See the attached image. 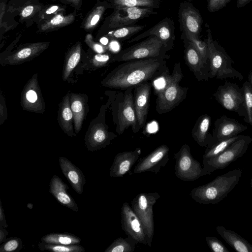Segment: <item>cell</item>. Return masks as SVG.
I'll return each mask as SVG.
<instances>
[{
    "label": "cell",
    "mask_w": 252,
    "mask_h": 252,
    "mask_svg": "<svg viewBox=\"0 0 252 252\" xmlns=\"http://www.w3.org/2000/svg\"><path fill=\"white\" fill-rule=\"evenodd\" d=\"M169 71L163 58H149L125 62L110 72L102 81L103 86L126 90L151 81Z\"/></svg>",
    "instance_id": "cell-1"
},
{
    "label": "cell",
    "mask_w": 252,
    "mask_h": 252,
    "mask_svg": "<svg viewBox=\"0 0 252 252\" xmlns=\"http://www.w3.org/2000/svg\"><path fill=\"white\" fill-rule=\"evenodd\" d=\"M107 3L103 2L94 9L87 18L84 23V28L87 29L94 28L107 9Z\"/></svg>",
    "instance_id": "cell-39"
},
{
    "label": "cell",
    "mask_w": 252,
    "mask_h": 252,
    "mask_svg": "<svg viewBox=\"0 0 252 252\" xmlns=\"http://www.w3.org/2000/svg\"><path fill=\"white\" fill-rule=\"evenodd\" d=\"M184 32L186 40L191 44L205 60L209 61L208 47L206 40H202L199 36L188 31Z\"/></svg>",
    "instance_id": "cell-37"
},
{
    "label": "cell",
    "mask_w": 252,
    "mask_h": 252,
    "mask_svg": "<svg viewBox=\"0 0 252 252\" xmlns=\"http://www.w3.org/2000/svg\"><path fill=\"white\" fill-rule=\"evenodd\" d=\"M0 125H2L7 118V112L5 102L4 98L2 95H0Z\"/></svg>",
    "instance_id": "cell-45"
},
{
    "label": "cell",
    "mask_w": 252,
    "mask_h": 252,
    "mask_svg": "<svg viewBox=\"0 0 252 252\" xmlns=\"http://www.w3.org/2000/svg\"><path fill=\"white\" fill-rule=\"evenodd\" d=\"M68 189V186L59 176L55 175L52 177L49 185L50 193L61 204L78 212L79 209L77 204L67 192Z\"/></svg>",
    "instance_id": "cell-24"
},
{
    "label": "cell",
    "mask_w": 252,
    "mask_h": 252,
    "mask_svg": "<svg viewBox=\"0 0 252 252\" xmlns=\"http://www.w3.org/2000/svg\"><path fill=\"white\" fill-rule=\"evenodd\" d=\"M159 198L158 192L140 193L131 202L132 210L142 222L150 247L152 246L155 229L153 206Z\"/></svg>",
    "instance_id": "cell-6"
},
{
    "label": "cell",
    "mask_w": 252,
    "mask_h": 252,
    "mask_svg": "<svg viewBox=\"0 0 252 252\" xmlns=\"http://www.w3.org/2000/svg\"><path fill=\"white\" fill-rule=\"evenodd\" d=\"M86 43L94 51L101 54L105 51V48L101 44L94 42L92 40L91 35L88 34L86 38Z\"/></svg>",
    "instance_id": "cell-44"
},
{
    "label": "cell",
    "mask_w": 252,
    "mask_h": 252,
    "mask_svg": "<svg viewBox=\"0 0 252 252\" xmlns=\"http://www.w3.org/2000/svg\"><path fill=\"white\" fill-rule=\"evenodd\" d=\"M69 2L75 6L80 7L81 5L82 0H67Z\"/></svg>",
    "instance_id": "cell-52"
},
{
    "label": "cell",
    "mask_w": 252,
    "mask_h": 252,
    "mask_svg": "<svg viewBox=\"0 0 252 252\" xmlns=\"http://www.w3.org/2000/svg\"><path fill=\"white\" fill-rule=\"evenodd\" d=\"M247 129V126L234 119L223 115L214 123V128L211 133V142L207 147L237 135Z\"/></svg>",
    "instance_id": "cell-15"
},
{
    "label": "cell",
    "mask_w": 252,
    "mask_h": 252,
    "mask_svg": "<svg viewBox=\"0 0 252 252\" xmlns=\"http://www.w3.org/2000/svg\"><path fill=\"white\" fill-rule=\"evenodd\" d=\"M114 9L108 19L109 28L117 29L129 26L138 20L155 13L152 7H124Z\"/></svg>",
    "instance_id": "cell-12"
},
{
    "label": "cell",
    "mask_w": 252,
    "mask_h": 252,
    "mask_svg": "<svg viewBox=\"0 0 252 252\" xmlns=\"http://www.w3.org/2000/svg\"><path fill=\"white\" fill-rule=\"evenodd\" d=\"M180 20L184 31L199 36L202 19L199 11L191 4L187 3L181 8Z\"/></svg>",
    "instance_id": "cell-23"
},
{
    "label": "cell",
    "mask_w": 252,
    "mask_h": 252,
    "mask_svg": "<svg viewBox=\"0 0 252 252\" xmlns=\"http://www.w3.org/2000/svg\"><path fill=\"white\" fill-rule=\"evenodd\" d=\"M141 154L140 148L134 151H125L117 154L110 168L109 175L112 177H122L131 169Z\"/></svg>",
    "instance_id": "cell-20"
},
{
    "label": "cell",
    "mask_w": 252,
    "mask_h": 252,
    "mask_svg": "<svg viewBox=\"0 0 252 252\" xmlns=\"http://www.w3.org/2000/svg\"><path fill=\"white\" fill-rule=\"evenodd\" d=\"M241 136V135H237L206 147L204 154L203 156V163L223 152L233 142L238 139Z\"/></svg>",
    "instance_id": "cell-31"
},
{
    "label": "cell",
    "mask_w": 252,
    "mask_h": 252,
    "mask_svg": "<svg viewBox=\"0 0 252 252\" xmlns=\"http://www.w3.org/2000/svg\"><path fill=\"white\" fill-rule=\"evenodd\" d=\"M231 0H207V9L210 12H214L223 8Z\"/></svg>",
    "instance_id": "cell-42"
},
{
    "label": "cell",
    "mask_w": 252,
    "mask_h": 252,
    "mask_svg": "<svg viewBox=\"0 0 252 252\" xmlns=\"http://www.w3.org/2000/svg\"><path fill=\"white\" fill-rule=\"evenodd\" d=\"M23 109L35 113H43L45 108L44 99L39 86L37 74L28 81L23 88L21 99Z\"/></svg>",
    "instance_id": "cell-14"
},
{
    "label": "cell",
    "mask_w": 252,
    "mask_h": 252,
    "mask_svg": "<svg viewBox=\"0 0 252 252\" xmlns=\"http://www.w3.org/2000/svg\"><path fill=\"white\" fill-rule=\"evenodd\" d=\"M111 4L114 9L133 7L156 8L158 6V0H112Z\"/></svg>",
    "instance_id": "cell-32"
},
{
    "label": "cell",
    "mask_w": 252,
    "mask_h": 252,
    "mask_svg": "<svg viewBox=\"0 0 252 252\" xmlns=\"http://www.w3.org/2000/svg\"><path fill=\"white\" fill-rule=\"evenodd\" d=\"M81 45L76 44L65 57L63 70V79L65 81L79 63L81 55Z\"/></svg>",
    "instance_id": "cell-29"
},
{
    "label": "cell",
    "mask_w": 252,
    "mask_h": 252,
    "mask_svg": "<svg viewBox=\"0 0 252 252\" xmlns=\"http://www.w3.org/2000/svg\"><path fill=\"white\" fill-rule=\"evenodd\" d=\"M185 41V59L187 65L198 81H208L210 78L209 62L191 44Z\"/></svg>",
    "instance_id": "cell-16"
},
{
    "label": "cell",
    "mask_w": 252,
    "mask_h": 252,
    "mask_svg": "<svg viewBox=\"0 0 252 252\" xmlns=\"http://www.w3.org/2000/svg\"><path fill=\"white\" fill-rule=\"evenodd\" d=\"M113 56L108 54L98 53L94 56L93 63L95 66H101L106 64L110 61H113Z\"/></svg>",
    "instance_id": "cell-43"
},
{
    "label": "cell",
    "mask_w": 252,
    "mask_h": 252,
    "mask_svg": "<svg viewBox=\"0 0 252 252\" xmlns=\"http://www.w3.org/2000/svg\"><path fill=\"white\" fill-rule=\"evenodd\" d=\"M176 177L184 181H193L208 174L201 163L192 157L189 146L185 144L174 154Z\"/></svg>",
    "instance_id": "cell-7"
},
{
    "label": "cell",
    "mask_w": 252,
    "mask_h": 252,
    "mask_svg": "<svg viewBox=\"0 0 252 252\" xmlns=\"http://www.w3.org/2000/svg\"><path fill=\"white\" fill-rule=\"evenodd\" d=\"M251 187H252V177L251 180Z\"/></svg>",
    "instance_id": "cell-55"
},
{
    "label": "cell",
    "mask_w": 252,
    "mask_h": 252,
    "mask_svg": "<svg viewBox=\"0 0 252 252\" xmlns=\"http://www.w3.org/2000/svg\"><path fill=\"white\" fill-rule=\"evenodd\" d=\"M206 41L208 47L210 78L244 79L242 73L233 66V61L224 49L213 38L211 30H207Z\"/></svg>",
    "instance_id": "cell-4"
},
{
    "label": "cell",
    "mask_w": 252,
    "mask_h": 252,
    "mask_svg": "<svg viewBox=\"0 0 252 252\" xmlns=\"http://www.w3.org/2000/svg\"><path fill=\"white\" fill-rule=\"evenodd\" d=\"M59 7L56 5L52 6L47 9V10L46 11V14H51L55 12L58 9Z\"/></svg>",
    "instance_id": "cell-51"
},
{
    "label": "cell",
    "mask_w": 252,
    "mask_h": 252,
    "mask_svg": "<svg viewBox=\"0 0 252 252\" xmlns=\"http://www.w3.org/2000/svg\"><path fill=\"white\" fill-rule=\"evenodd\" d=\"M121 216L122 229L127 236L136 244L147 245V237L142 222L126 202L122 205Z\"/></svg>",
    "instance_id": "cell-11"
},
{
    "label": "cell",
    "mask_w": 252,
    "mask_h": 252,
    "mask_svg": "<svg viewBox=\"0 0 252 252\" xmlns=\"http://www.w3.org/2000/svg\"><path fill=\"white\" fill-rule=\"evenodd\" d=\"M59 161L63 174L73 189L78 194H81L86 183L83 172L66 158H59Z\"/></svg>",
    "instance_id": "cell-22"
},
{
    "label": "cell",
    "mask_w": 252,
    "mask_h": 252,
    "mask_svg": "<svg viewBox=\"0 0 252 252\" xmlns=\"http://www.w3.org/2000/svg\"><path fill=\"white\" fill-rule=\"evenodd\" d=\"M8 231L5 227H0V244H2L7 239Z\"/></svg>",
    "instance_id": "cell-47"
},
{
    "label": "cell",
    "mask_w": 252,
    "mask_h": 252,
    "mask_svg": "<svg viewBox=\"0 0 252 252\" xmlns=\"http://www.w3.org/2000/svg\"><path fill=\"white\" fill-rule=\"evenodd\" d=\"M23 247L22 240L18 237H10L0 246V252H14L20 251Z\"/></svg>",
    "instance_id": "cell-40"
},
{
    "label": "cell",
    "mask_w": 252,
    "mask_h": 252,
    "mask_svg": "<svg viewBox=\"0 0 252 252\" xmlns=\"http://www.w3.org/2000/svg\"><path fill=\"white\" fill-rule=\"evenodd\" d=\"M0 227L5 228L8 227L1 200L0 201Z\"/></svg>",
    "instance_id": "cell-46"
},
{
    "label": "cell",
    "mask_w": 252,
    "mask_h": 252,
    "mask_svg": "<svg viewBox=\"0 0 252 252\" xmlns=\"http://www.w3.org/2000/svg\"><path fill=\"white\" fill-rule=\"evenodd\" d=\"M41 242L53 244L65 245H76L81 242V239L69 233H51L43 236Z\"/></svg>",
    "instance_id": "cell-30"
},
{
    "label": "cell",
    "mask_w": 252,
    "mask_h": 252,
    "mask_svg": "<svg viewBox=\"0 0 252 252\" xmlns=\"http://www.w3.org/2000/svg\"><path fill=\"white\" fill-rule=\"evenodd\" d=\"M74 19V16L72 14L67 16L58 14L43 24L41 27V30L44 32L61 28L70 24Z\"/></svg>",
    "instance_id": "cell-36"
},
{
    "label": "cell",
    "mask_w": 252,
    "mask_h": 252,
    "mask_svg": "<svg viewBox=\"0 0 252 252\" xmlns=\"http://www.w3.org/2000/svg\"><path fill=\"white\" fill-rule=\"evenodd\" d=\"M73 116L69 94L63 99L58 111V122L63 132L69 136H75L73 127Z\"/></svg>",
    "instance_id": "cell-27"
},
{
    "label": "cell",
    "mask_w": 252,
    "mask_h": 252,
    "mask_svg": "<svg viewBox=\"0 0 252 252\" xmlns=\"http://www.w3.org/2000/svg\"><path fill=\"white\" fill-rule=\"evenodd\" d=\"M38 248L41 251H48L54 252H84L85 248L78 244L65 245L53 244L42 242L38 243Z\"/></svg>",
    "instance_id": "cell-34"
},
{
    "label": "cell",
    "mask_w": 252,
    "mask_h": 252,
    "mask_svg": "<svg viewBox=\"0 0 252 252\" xmlns=\"http://www.w3.org/2000/svg\"><path fill=\"white\" fill-rule=\"evenodd\" d=\"M136 244L128 237L126 239L119 237L106 249L104 252H133Z\"/></svg>",
    "instance_id": "cell-33"
},
{
    "label": "cell",
    "mask_w": 252,
    "mask_h": 252,
    "mask_svg": "<svg viewBox=\"0 0 252 252\" xmlns=\"http://www.w3.org/2000/svg\"><path fill=\"white\" fill-rule=\"evenodd\" d=\"M217 231L224 240L238 252H252V245L234 231L220 225L217 226Z\"/></svg>",
    "instance_id": "cell-26"
},
{
    "label": "cell",
    "mask_w": 252,
    "mask_h": 252,
    "mask_svg": "<svg viewBox=\"0 0 252 252\" xmlns=\"http://www.w3.org/2000/svg\"><path fill=\"white\" fill-rule=\"evenodd\" d=\"M245 98L246 114L244 117L245 123L252 126V87L248 81H246L242 86Z\"/></svg>",
    "instance_id": "cell-38"
},
{
    "label": "cell",
    "mask_w": 252,
    "mask_h": 252,
    "mask_svg": "<svg viewBox=\"0 0 252 252\" xmlns=\"http://www.w3.org/2000/svg\"><path fill=\"white\" fill-rule=\"evenodd\" d=\"M144 26H129L117 28L108 34L113 40H125L139 32L144 28Z\"/></svg>",
    "instance_id": "cell-35"
},
{
    "label": "cell",
    "mask_w": 252,
    "mask_h": 252,
    "mask_svg": "<svg viewBox=\"0 0 252 252\" xmlns=\"http://www.w3.org/2000/svg\"><path fill=\"white\" fill-rule=\"evenodd\" d=\"M242 174L240 169L229 171L216 177L206 184L193 188L190 192V196L200 204H217L235 187Z\"/></svg>",
    "instance_id": "cell-2"
},
{
    "label": "cell",
    "mask_w": 252,
    "mask_h": 252,
    "mask_svg": "<svg viewBox=\"0 0 252 252\" xmlns=\"http://www.w3.org/2000/svg\"><path fill=\"white\" fill-rule=\"evenodd\" d=\"M252 0H237V8H241L248 4Z\"/></svg>",
    "instance_id": "cell-50"
},
{
    "label": "cell",
    "mask_w": 252,
    "mask_h": 252,
    "mask_svg": "<svg viewBox=\"0 0 252 252\" xmlns=\"http://www.w3.org/2000/svg\"><path fill=\"white\" fill-rule=\"evenodd\" d=\"M48 45V42H38L25 45L4 58L1 64L17 65L30 61L43 52Z\"/></svg>",
    "instance_id": "cell-19"
},
{
    "label": "cell",
    "mask_w": 252,
    "mask_h": 252,
    "mask_svg": "<svg viewBox=\"0 0 252 252\" xmlns=\"http://www.w3.org/2000/svg\"><path fill=\"white\" fill-rule=\"evenodd\" d=\"M152 84L146 82L134 87V105L139 130L145 125L147 120Z\"/></svg>",
    "instance_id": "cell-17"
},
{
    "label": "cell",
    "mask_w": 252,
    "mask_h": 252,
    "mask_svg": "<svg viewBox=\"0 0 252 252\" xmlns=\"http://www.w3.org/2000/svg\"><path fill=\"white\" fill-rule=\"evenodd\" d=\"M213 96L224 109L245 117L246 114L244 94L242 87L226 81L218 87Z\"/></svg>",
    "instance_id": "cell-8"
},
{
    "label": "cell",
    "mask_w": 252,
    "mask_h": 252,
    "mask_svg": "<svg viewBox=\"0 0 252 252\" xmlns=\"http://www.w3.org/2000/svg\"><path fill=\"white\" fill-rule=\"evenodd\" d=\"M252 142L251 137L241 135L238 139L223 152L203 163V167L207 171L208 174L215 170L224 169L242 157L247 152L249 145Z\"/></svg>",
    "instance_id": "cell-9"
},
{
    "label": "cell",
    "mask_w": 252,
    "mask_h": 252,
    "mask_svg": "<svg viewBox=\"0 0 252 252\" xmlns=\"http://www.w3.org/2000/svg\"><path fill=\"white\" fill-rule=\"evenodd\" d=\"M206 241L211 250L214 252H229L224 245L217 238L214 236H207Z\"/></svg>",
    "instance_id": "cell-41"
},
{
    "label": "cell",
    "mask_w": 252,
    "mask_h": 252,
    "mask_svg": "<svg viewBox=\"0 0 252 252\" xmlns=\"http://www.w3.org/2000/svg\"><path fill=\"white\" fill-rule=\"evenodd\" d=\"M211 124V117L205 114L198 118L193 127L192 136L200 147H206L211 143V133L209 132Z\"/></svg>",
    "instance_id": "cell-25"
},
{
    "label": "cell",
    "mask_w": 252,
    "mask_h": 252,
    "mask_svg": "<svg viewBox=\"0 0 252 252\" xmlns=\"http://www.w3.org/2000/svg\"><path fill=\"white\" fill-rule=\"evenodd\" d=\"M34 7L32 5H28L22 10L21 15L23 17H27L31 15L33 11Z\"/></svg>",
    "instance_id": "cell-48"
},
{
    "label": "cell",
    "mask_w": 252,
    "mask_h": 252,
    "mask_svg": "<svg viewBox=\"0 0 252 252\" xmlns=\"http://www.w3.org/2000/svg\"><path fill=\"white\" fill-rule=\"evenodd\" d=\"M100 43L103 45H106L108 43V39L107 38L104 37L100 39Z\"/></svg>",
    "instance_id": "cell-53"
},
{
    "label": "cell",
    "mask_w": 252,
    "mask_h": 252,
    "mask_svg": "<svg viewBox=\"0 0 252 252\" xmlns=\"http://www.w3.org/2000/svg\"><path fill=\"white\" fill-rule=\"evenodd\" d=\"M110 49L114 52H116L119 49V44L115 40H113L109 44Z\"/></svg>",
    "instance_id": "cell-49"
},
{
    "label": "cell",
    "mask_w": 252,
    "mask_h": 252,
    "mask_svg": "<svg viewBox=\"0 0 252 252\" xmlns=\"http://www.w3.org/2000/svg\"><path fill=\"white\" fill-rule=\"evenodd\" d=\"M248 81L251 84V85L252 87V69H251L248 75Z\"/></svg>",
    "instance_id": "cell-54"
},
{
    "label": "cell",
    "mask_w": 252,
    "mask_h": 252,
    "mask_svg": "<svg viewBox=\"0 0 252 252\" xmlns=\"http://www.w3.org/2000/svg\"><path fill=\"white\" fill-rule=\"evenodd\" d=\"M183 78L181 63L178 62L168 75L164 87L156 94V109L158 114L170 112L186 98L188 88L180 85Z\"/></svg>",
    "instance_id": "cell-3"
},
{
    "label": "cell",
    "mask_w": 252,
    "mask_h": 252,
    "mask_svg": "<svg viewBox=\"0 0 252 252\" xmlns=\"http://www.w3.org/2000/svg\"><path fill=\"white\" fill-rule=\"evenodd\" d=\"M133 88L131 87L126 89L122 99L118 103L115 121L116 131L119 135L123 134L130 126L134 133L139 130L134 105Z\"/></svg>",
    "instance_id": "cell-10"
},
{
    "label": "cell",
    "mask_w": 252,
    "mask_h": 252,
    "mask_svg": "<svg viewBox=\"0 0 252 252\" xmlns=\"http://www.w3.org/2000/svg\"><path fill=\"white\" fill-rule=\"evenodd\" d=\"M169 147L162 144L141 158L135 166L132 174L152 172L157 174L161 168L167 163L169 160Z\"/></svg>",
    "instance_id": "cell-13"
},
{
    "label": "cell",
    "mask_w": 252,
    "mask_h": 252,
    "mask_svg": "<svg viewBox=\"0 0 252 252\" xmlns=\"http://www.w3.org/2000/svg\"><path fill=\"white\" fill-rule=\"evenodd\" d=\"M167 51L162 41L156 36H150L142 41L118 52L113 61L126 62L149 58H167Z\"/></svg>",
    "instance_id": "cell-5"
},
{
    "label": "cell",
    "mask_w": 252,
    "mask_h": 252,
    "mask_svg": "<svg viewBox=\"0 0 252 252\" xmlns=\"http://www.w3.org/2000/svg\"><path fill=\"white\" fill-rule=\"evenodd\" d=\"M70 107L73 116V125L75 134L81 130L84 120L86 100L82 94L71 93L70 95Z\"/></svg>",
    "instance_id": "cell-28"
},
{
    "label": "cell",
    "mask_w": 252,
    "mask_h": 252,
    "mask_svg": "<svg viewBox=\"0 0 252 252\" xmlns=\"http://www.w3.org/2000/svg\"><path fill=\"white\" fill-rule=\"evenodd\" d=\"M173 35L171 21L166 18L148 31L132 38L128 42L137 41L147 36H156L162 41L164 48L167 51L172 48L173 42Z\"/></svg>",
    "instance_id": "cell-21"
},
{
    "label": "cell",
    "mask_w": 252,
    "mask_h": 252,
    "mask_svg": "<svg viewBox=\"0 0 252 252\" xmlns=\"http://www.w3.org/2000/svg\"><path fill=\"white\" fill-rule=\"evenodd\" d=\"M117 137L114 133L108 130V126L104 123L94 125L86 135L85 143L88 150L94 151L105 148Z\"/></svg>",
    "instance_id": "cell-18"
}]
</instances>
